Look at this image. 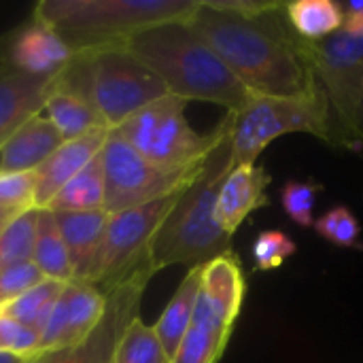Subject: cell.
Wrapping results in <instances>:
<instances>
[{
    "mask_svg": "<svg viewBox=\"0 0 363 363\" xmlns=\"http://www.w3.org/2000/svg\"><path fill=\"white\" fill-rule=\"evenodd\" d=\"M189 23L257 96H306L321 87L311 43L294 32L285 2L262 0L257 11L240 13L225 0H198Z\"/></svg>",
    "mask_w": 363,
    "mask_h": 363,
    "instance_id": "6da1fadb",
    "label": "cell"
},
{
    "mask_svg": "<svg viewBox=\"0 0 363 363\" xmlns=\"http://www.w3.org/2000/svg\"><path fill=\"white\" fill-rule=\"evenodd\" d=\"M125 47L157 74L170 96L242 111L253 94L194 30L189 19L164 21L128 38Z\"/></svg>",
    "mask_w": 363,
    "mask_h": 363,
    "instance_id": "7a4b0ae2",
    "label": "cell"
},
{
    "mask_svg": "<svg viewBox=\"0 0 363 363\" xmlns=\"http://www.w3.org/2000/svg\"><path fill=\"white\" fill-rule=\"evenodd\" d=\"M230 170L228 134L208 153L196 179L181 191L179 200L157 228L149 247V266L153 274L168 266L198 268L219 255L232 253V236L219 228L215 217L217 196Z\"/></svg>",
    "mask_w": 363,
    "mask_h": 363,
    "instance_id": "3957f363",
    "label": "cell"
},
{
    "mask_svg": "<svg viewBox=\"0 0 363 363\" xmlns=\"http://www.w3.org/2000/svg\"><path fill=\"white\" fill-rule=\"evenodd\" d=\"M198 0H40L32 15L51 26L74 51L125 45L145 28L189 19Z\"/></svg>",
    "mask_w": 363,
    "mask_h": 363,
    "instance_id": "277c9868",
    "label": "cell"
},
{
    "mask_svg": "<svg viewBox=\"0 0 363 363\" xmlns=\"http://www.w3.org/2000/svg\"><path fill=\"white\" fill-rule=\"evenodd\" d=\"M185 108V100L168 94L134 113L113 132L160 170H194L230 134L232 119L230 113H225L213 130L202 134L189 125Z\"/></svg>",
    "mask_w": 363,
    "mask_h": 363,
    "instance_id": "5b68a950",
    "label": "cell"
},
{
    "mask_svg": "<svg viewBox=\"0 0 363 363\" xmlns=\"http://www.w3.org/2000/svg\"><path fill=\"white\" fill-rule=\"evenodd\" d=\"M230 119L232 168L255 164L264 149L285 134L304 132L336 145L330 104L321 87L306 96H255L242 111L230 113Z\"/></svg>",
    "mask_w": 363,
    "mask_h": 363,
    "instance_id": "8992f818",
    "label": "cell"
},
{
    "mask_svg": "<svg viewBox=\"0 0 363 363\" xmlns=\"http://www.w3.org/2000/svg\"><path fill=\"white\" fill-rule=\"evenodd\" d=\"M181 191L143 206L108 215L102 249L89 285L98 287L104 296H108L115 287H119L143 270H149L153 274L149 266V247L157 228L179 200Z\"/></svg>",
    "mask_w": 363,
    "mask_h": 363,
    "instance_id": "52a82bcc",
    "label": "cell"
},
{
    "mask_svg": "<svg viewBox=\"0 0 363 363\" xmlns=\"http://www.w3.org/2000/svg\"><path fill=\"white\" fill-rule=\"evenodd\" d=\"M91 98L111 130L119 128L147 104L168 96V89L125 45L89 51Z\"/></svg>",
    "mask_w": 363,
    "mask_h": 363,
    "instance_id": "ba28073f",
    "label": "cell"
},
{
    "mask_svg": "<svg viewBox=\"0 0 363 363\" xmlns=\"http://www.w3.org/2000/svg\"><path fill=\"white\" fill-rule=\"evenodd\" d=\"M317 81L328 98L336 145L359 149L355 117L363 94V34L336 32L308 47Z\"/></svg>",
    "mask_w": 363,
    "mask_h": 363,
    "instance_id": "9c48e42d",
    "label": "cell"
},
{
    "mask_svg": "<svg viewBox=\"0 0 363 363\" xmlns=\"http://www.w3.org/2000/svg\"><path fill=\"white\" fill-rule=\"evenodd\" d=\"M100 164L104 177V213L113 215L185 189L196 179L204 162L198 168L183 172L160 170L111 130L100 151Z\"/></svg>",
    "mask_w": 363,
    "mask_h": 363,
    "instance_id": "30bf717a",
    "label": "cell"
},
{
    "mask_svg": "<svg viewBox=\"0 0 363 363\" xmlns=\"http://www.w3.org/2000/svg\"><path fill=\"white\" fill-rule=\"evenodd\" d=\"M153 274L149 270H143L115 287L106 296V308L96 325V330L79 345L47 351L30 357L28 363H113L115 351L121 340V334L130 325L134 317L140 315V302L145 296V289Z\"/></svg>",
    "mask_w": 363,
    "mask_h": 363,
    "instance_id": "8fae6325",
    "label": "cell"
},
{
    "mask_svg": "<svg viewBox=\"0 0 363 363\" xmlns=\"http://www.w3.org/2000/svg\"><path fill=\"white\" fill-rule=\"evenodd\" d=\"M104 308L106 296L98 287L79 281L66 283L45 328L40 330L38 353L83 342L100 323Z\"/></svg>",
    "mask_w": 363,
    "mask_h": 363,
    "instance_id": "7c38bea8",
    "label": "cell"
},
{
    "mask_svg": "<svg viewBox=\"0 0 363 363\" xmlns=\"http://www.w3.org/2000/svg\"><path fill=\"white\" fill-rule=\"evenodd\" d=\"M74 55V49L45 21L30 17L11 30L9 68L34 77H55Z\"/></svg>",
    "mask_w": 363,
    "mask_h": 363,
    "instance_id": "4fadbf2b",
    "label": "cell"
},
{
    "mask_svg": "<svg viewBox=\"0 0 363 363\" xmlns=\"http://www.w3.org/2000/svg\"><path fill=\"white\" fill-rule=\"evenodd\" d=\"M270 181L272 177L268 170L255 164H242L228 172L221 183L215 208L217 223L228 236H234L251 213L270 204L266 194Z\"/></svg>",
    "mask_w": 363,
    "mask_h": 363,
    "instance_id": "5bb4252c",
    "label": "cell"
},
{
    "mask_svg": "<svg viewBox=\"0 0 363 363\" xmlns=\"http://www.w3.org/2000/svg\"><path fill=\"white\" fill-rule=\"evenodd\" d=\"M108 134H111V130L102 128V130L89 132L85 136L64 140L51 153V157L38 170H34L36 208H47V204L53 200V196L100 155Z\"/></svg>",
    "mask_w": 363,
    "mask_h": 363,
    "instance_id": "9a60e30c",
    "label": "cell"
},
{
    "mask_svg": "<svg viewBox=\"0 0 363 363\" xmlns=\"http://www.w3.org/2000/svg\"><path fill=\"white\" fill-rule=\"evenodd\" d=\"M53 77H34L13 68L0 74V149L32 117L43 115Z\"/></svg>",
    "mask_w": 363,
    "mask_h": 363,
    "instance_id": "2e32d148",
    "label": "cell"
},
{
    "mask_svg": "<svg viewBox=\"0 0 363 363\" xmlns=\"http://www.w3.org/2000/svg\"><path fill=\"white\" fill-rule=\"evenodd\" d=\"M64 245L68 249L72 281L89 283L102 249L108 213H53Z\"/></svg>",
    "mask_w": 363,
    "mask_h": 363,
    "instance_id": "e0dca14e",
    "label": "cell"
},
{
    "mask_svg": "<svg viewBox=\"0 0 363 363\" xmlns=\"http://www.w3.org/2000/svg\"><path fill=\"white\" fill-rule=\"evenodd\" d=\"M232 321L217 313L200 294L189 330L168 363H219L234 332Z\"/></svg>",
    "mask_w": 363,
    "mask_h": 363,
    "instance_id": "ac0fdd59",
    "label": "cell"
},
{
    "mask_svg": "<svg viewBox=\"0 0 363 363\" xmlns=\"http://www.w3.org/2000/svg\"><path fill=\"white\" fill-rule=\"evenodd\" d=\"M64 143L55 125L36 115L26 121L0 149V172H34Z\"/></svg>",
    "mask_w": 363,
    "mask_h": 363,
    "instance_id": "d6986e66",
    "label": "cell"
},
{
    "mask_svg": "<svg viewBox=\"0 0 363 363\" xmlns=\"http://www.w3.org/2000/svg\"><path fill=\"white\" fill-rule=\"evenodd\" d=\"M247 291L245 272L236 253H225L202 266L200 296L228 321L236 323Z\"/></svg>",
    "mask_w": 363,
    "mask_h": 363,
    "instance_id": "ffe728a7",
    "label": "cell"
},
{
    "mask_svg": "<svg viewBox=\"0 0 363 363\" xmlns=\"http://www.w3.org/2000/svg\"><path fill=\"white\" fill-rule=\"evenodd\" d=\"M43 113L55 125V130L62 134L64 140H72V138L85 136V134H89L94 130H102V128L111 130L106 125V121L102 119V115L98 113L96 104L87 96L64 89V87L55 85V81L45 100Z\"/></svg>",
    "mask_w": 363,
    "mask_h": 363,
    "instance_id": "44dd1931",
    "label": "cell"
},
{
    "mask_svg": "<svg viewBox=\"0 0 363 363\" xmlns=\"http://www.w3.org/2000/svg\"><path fill=\"white\" fill-rule=\"evenodd\" d=\"M200 281H202V266L189 268L185 279L179 285V289L174 291V296L166 304L164 313L160 315L157 323L153 325V330L166 351L168 362L177 353V349L194 319V311H196V302H198V294H200Z\"/></svg>",
    "mask_w": 363,
    "mask_h": 363,
    "instance_id": "7402d4cb",
    "label": "cell"
},
{
    "mask_svg": "<svg viewBox=\"0 0 363 363\" xmlns=\"http://www.w3.org/2000/svg\"><path fill=\"white\" fill-rule=\"evenodd\" d=\"M32 264L49 281H57V283L72 281V266H70L68 249L60 234L55 215L47 208H38V215H36Z\"/></svg>",
    "mask_w": 363,
    "mask_h": 363,
    "instance_id": "603a6c76",
    "label": "cell"
},
{
    "mask_svg": "<svg viewBox=\"0 0 363 363\" xmlns=\"http://www.w3.org/2000/svg\"><path fill=\"white\" fill-rule=\"evenodd\" d=\"M51 213H96L104 211V177L100 155L70 179L47 204Z\"/></svg>",
    "mask_w": 363,
    "mask_h": 363,
    "instance_id": "cb8c5ba5",
    "label": "cell"
},
{
    "mask_svg": "<svg viewBox=\"0 0 363 363\" xmlns=\"http://www.w3.org/2000/svg\"><path fill=\"white\" fill-rule=\"evenodd\" d=\"M287 19L294 32L308 40L317 43L342 30V9L334 0H294L285 2Z\"/></svg>",
    "mask_w": 363,
    "mask_h": 363,
    "instance_id": "d4e9b609",
    "label": "cell"
},
{
    "mask_svg": "<svg viewBox=\"0 0 363 363\" xmlns=\"http://www.w3.org/2000/svg\"><path fill=\"white\" fill-rule=\"evenodd\" d=\"M66 283H57V281H49L43 279L38 285H34L32 289L23 291L21 296H17L13 302H9L6 306L0 308V315L11 317L32 330H36L40 334V330L45 328L62 289Z\"/></svg>",
    "mask_w": 363,
    "mask_h": 363,
    "instance_id": "484cf974",
    "label": "cell"
},
{
    "mask_svg": "<svg viewBox=\"0 0 363 363\" xmlns=\"http://www.w3.org/2000/svg\"><path fill=\"white\" fill-rule=\"evenodd\" d=\"M113 363H168V357L153 325H147L138 315L121 334Z\"/></svg>",
    "mask_w": 363,
    "mask_h": 363,
    "instance_id": "4316f807",
    "label": "cell"
},
{
    "mask_svg": "<svg viewBox=\"0 0 363 363\" xmlns=\"http://www.w3.org/2000/svg\"><path fill=\"white\" fill-rule=\"evenodd\" d=\"M36 215H38V208L21 213L0 234V270L23 264V262H32Z\"/></svg>",
    "mask_w": 363,
    "mask_h": 363,
    "instance_id": "83f0119b",
    "label": "cell"
},
{
    "mask_svg": "<svg viewBox=\"0 0 363 363\" xmlns=\"http://www.w3.org/2000/svg\"><path fill=\"white\" fill-rule=\"evenodd\" d=\"M315 232L328 242L342 249H362V223L347 206H336L323 213L313 223Z\"/></svg>",
    "mask_w": 363,
    "mask_h": 363,
    "instance_id": "f1b7e54d",
    "label": "cell"
},
{
    "mask_svg": "<svg viewBox=\"0 0 363 363\" xmlns=\"http://www.w3.org/2000/svg\"><path fill=\"white\" fill-rule=\"evenodd\" d=\"M323 185L315 181H287L281 189V202L287 217L300 228H313L315 204Z\"/></svg>",
    "mask_w": 363,
    "mask_h": 363,
    "instance_id": "f546056e",
    "label": "cell"
},
{
    "mask_svg": "<svg viewBox=\"0 0 363 363\" xmlns=\"http://www.w3.org/2000/svg\"><path fill=\"white\" fill-rule=\"evenodd\" d=\"M0 208L13 215L36 208L34 172H0Z\"/></svg>",
    "mask_w": 363,
    "mask_h": 363,
    "instance_id": "4dcf8cb0",
    "label": "cell"
},
{
    "mask_svg": "<svg viewBox=\"0 0 363 363\" xmlns=\"http://www.w3.org/2000/svg\"><path fill=\"white\" fill-rule=\"evenodd\" d=\"M298 251L296 240L281 230H266L253 242V262L259 272L281 268Z\"/></svg>",
    "mask_w": 363,
    "mask_h": 363,
    "instance_id": "1f68e13d",
    "label": "cell"
},
{
    "mask_svg": "<svg viewBox=\"0 0 363 363\" xmlns=\"http://www.w3.org/2000/svg\"><path fill=\"white\" fill-rule=\"evenodd\" d=\"M40 334L11 317L0 315V355L30 359L38 355Z\"/></svg>",
    "mask_w": 363,
    "mask_h": 363,
    "instance_id": "d6a6232c",
    "label": "cell"
},
{
    "mask_svg": "<svg viewBox=\"0 0 363 363\" xmlns=\"http://www.w3.org/2000/svg\"><path fill=\"white\" fill-rule=\"evenodd\" d=\"M43 279L45 277L32 262H23V264L0 270V308L13 302L23 291L38 285Z\"/></svg>",
    "mask_w": 363,
    "mask_h": 363,
    "instance_id": "836d02e7",
    "label": "cell"
},
{
    "mask_svg": "<svg viewBox=\"0 0 363 363\" xmlns=\"http://www.w3.org/2000/svg\"><path fill=\"white\" fill-rule=\"evenodd\" d=\"M342 9V32L347 34H363V0H345L340 2Z\"/></svg>",
    "mask_w": 363,
    "mask_h": 363,
    "instance_id": "e575fe53",
    "label": "cell"
},
{
    "mask_svg": "<svg viewBox=\"0 0 363 363\" xmlns=\"http://www.w3.org/2000/svg\"><path fill=\"white\" fill-rule=\"evenodd\" d=\"M9 40H11V32L0 34V74L9 70Z\"/></svg>",
    "mask_w": 363,
    "mask_h": 363,
    "instance_id": "d590c367",
    "label": "cell"
},
{
    "mask_svg": "<svg viewBox=\"0 0 363 363\" xmlns=\"http://www.w3.org/2000/svg\"><path fill=\"white\" fill-rule=\"evenodd\" d=\"M355 140L357 145H363V94L362 100H359V106H357V117H355Z\"/></svg>",
    "mask_w": 363,
    "mask_h": 363,
    "instance_id": "8d00e7d4",
    "label": "cell"
},
{
    "mask_svg": "<svg viewBox=\"0 0 363 363\" xmlns=\"http://www.w3.org/2000/svg\"><path fill=\"white\" fill-rule=\"evenodd\" d=\"M15 217H19V215H13V213H9V211L0 208V225H6V223H11Z\"/></svg>",
    "mask_w": 363,
    "mask_h": 363,
    "instance_id": "74e56055",
    "label": "cell"
},
{
    "mask_svg": "<svg viewBox=\"0 0 363 363\" xmlns=\"http://www.w3.org/2000/svg\"><path fill=\"white\" fill-rule=\"evenodd\" d=\"M30 359H21V357H11V355H0V363H28Z\"/></svg>",
    "mask_w": 363,
    "mask_h": 363,
    "instance_id": "f35d334b",
    "label": "cell"
}]
</instances>
